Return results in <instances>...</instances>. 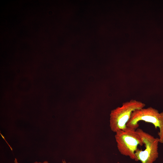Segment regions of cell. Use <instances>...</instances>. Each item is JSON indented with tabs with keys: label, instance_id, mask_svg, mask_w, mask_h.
<instances>
[{
	"label": "cell",
	"instance_id": "cell-2",
	"mask_svg": "<svg viewBox=\"0 0 163 163\" xmlns=\"http://www.w3.org/2000/svg\"><path fill=\"white\" fill-rule=\"evenodd\" d=\"M145 104L141 101L131 100L123 103L121 107L112 110L110 114V125L111 130L115 133L120 130H125L132 113L135 110L143 108Z\"/></svg>",
	"mask_w": 163,
	"mask_h": 163
},
{
	"label": "cell",
	"instance_id": "cell-6",
	"mask_svg": "<svg viewBox=\"0 0 163 163\" xmlns=\"http://www.w3.org/2000/svg\"><path fill=\"white\" fill-rule=\"evenodd\" d=\"M62 163H66V161L65 160H64L62 161Z\"/></svg>",
	"mask_w": 163,
	"mask_h": 163
},
{
	"label": "cell",
	"instance_id": "cell-5",
	"mask_svg": "<svg viewBox=\"0 0 163 163\" xmlns=\"http://www.w3.org/2000/svg\"><path fill=\"white\" fill-rule=\"evenodd\" d=\"M13 163H19L17 159L15 158L14 162ZM33 163H48V162L47 161H45L43 162L35 161Z\"/></svg>",
	"mask_w": 163,
	"mask_h": 163
},
{
	"label": "cell",
	"instance_id": "cell-1",
	"mask_svg": "<svg viewBox=\"0 0 163 163\" xmlns=\"http://www.w3.org/2000/svg\"><path fill=\"white\" fill-rule=\"evenodd\" d=\"M141 121L152 123L155 128H158L159 142L163 143V112L159 113L152 107L135 110L132 113L126 126L136 130L139 126V122Z\"/></svg>",
	"mask_w": 163,
	"mask_h": 163
},
{
	"label": "cell",
	"instance_id": "cell-4",
	"mask_svg": "<svg viewBox=\"0 0 163 163\" xmlns=\"http://www.w3.org/2000/svg\"><path fill=\"white\" fill-rule=\"evenodd\" d=\"M136 130L141 137L145 148L144 150L137 149L135 160L140 161L141 163H153L158 157V138H155L139 128Z\"/></svg>",
	"mask_w": 163,
	"mask_h": 163
},
{
	"label": "cell",
	"instance_id": "cell-3",
	"mask_svg": "<svg viewBox=\"0 0 163 163\" xmlns=\"http://www.w3.org/2000/svg\"><path fill=\"white\" fill-rule=\"evenodd\" d=\"M116 133L115 139L120 152L135 160V152L138 146L143 144L139 134L136 130L128 127L126 129L119 130Z\"/></svg>",
	"mask_w": 163,
	"mask_h": 163
}]
</instances>
